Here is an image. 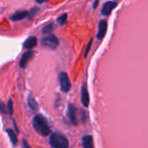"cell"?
I'll list each match as a JSON object with an SVG mask.
<instances>
[{
	"label": "cell",
	"mask_w": 148,
	"mask_h": 148,
	"mask_svg": "<svg viewBox=\"0 0 148 148\" xmlns=\"http://www.w3.org/2000/svg\"><path fill=\"white\" fill-rule=\"evenodd\" d=\"M33 127L42 136H48L50 134V127L48 121L42 115L37 114L34 117Z\"/></svg>",
	"instance_id": "1"
},
{
	"label": "cell",
	"mask_w": 148,
	"mask_h": 148,
	"mask_svg": "<svg viewBox=\"0 0 148 148\" xmlns=\"http://www.w3.org/2000/svg\"><path fill=\"white\" fill-rule=\"evenodd\" d=\"M49 143L52 147L67 148L69 147V141L67 138L60 134H52L49 137Z\"/></svg>",
	"instance_id": "2"
},
{
	"label": "cell",
	"mask_w": 148,
	"mask_h": 148,
	"mask_svg": "<svg viewBox=\"0 0 148 148\" xmlns=\"http://www.w3.org/2000/svg\"><path fill=\"white\" fill-rule=\"evenodd\" d=\"M58 43H59V40L54 35H49L48 36L42 38V45L51 49H56L58 46Z\"/></svg>",
	"instance_id": "3"
},
{
	"label": "cell",
	"mask_w": 148,
	"mask_h": 148,
	"mask_svg": "<svg viewBox=\"0 0 148 148\" xmlns=\"http://www.w3.org/2000/svg\"><path fill=\"white\" fill-rule=\"evenodd\" d=\"M59 82H60L61 89L65 93L69 92V89L71 88V83H70L68 75L65 72H62L59 75Z\"/></svg>",
	"instance_id": "4"
},
{
	"label": "cell",
	"mask_w": 148,
	"mask_h": 148,
	"mask_svg": "<svg viewBox=\"0 0 148 148\" xmlns=\"http://www.w3.org/2000/svg\"><path fill=\"white\" fill-rule=\"evenodd\" d=\"M68 115L69 117L70 121L74 124V125H77L78 124V114H77V109L72 105H69V108H68Z\"/></svg>",
	"instance_id": "5"
},
{
	"label": "cell",
	"mask_w": 148,
	"mask_h": 148,
	"mask_svg": "<svg viewBox=\"0 0 148 148\" xmlns=\"http://www.w3.org/2000/svg\"><path fill=\"white\" fill-rule=\"evenodd\" d=\"M34 56V52L32 50H29L26 51L21 57V60L19 62V66L23 69H24L26 67V65L28 64V62L31 60V58Z\"/></svg>",
	"instance_id": "6"
},
{
	"label": "cell",
	"mask_w": 148,
	"mask_h": 148,
	"mask_svg": "<svg viewBox=\"0 0 148 148\" xmlns=\"http://www.w3.org/2000/svg\"><path fill=\"white\" fill-rule=\"evenodd\" d=\"M117 6V3L115 2H107L103 7H102V14L103 15H109L111 13V11Z\"/></svg>",
	"instance_id": "7"
},
{
	"label": "cell",
	"mask_w": 148,
	"mask_h": 148,
	"mask_svg": "<svg viewBox=\"0 0 148 148\" xmlns=\"http://www.w3.org/2000/svg\"><path fill=\"white\" fill-rule=\"evenodd\" d=\"M107 27H108V24H107V22L105 20H102L100 22V24H99V31H98V34H97V38L98 39H102L107 32Z\"/></svg>",
	"instance_id": "8"
},
{
	"label": "cell",
	"mask_w": 148,
	"mask_h": 148,
	"mask_svg": "<svg viewBox=\"0 0 148 148\" xmlns=\"http://www.w3.org/2000/svg\"><path fill=\"white\" fill-rule=\"evenodd\" d=\"M82 102L84 107H88L89 104V95L86 85H83L82 88Z\"/></svg>",
	"instance_id": "9"
},
{
	"label": "cell",
	"mask_w": 148,
	"mask_h": 148,
	"mask_svg": "<svg viewBox=\"0 0 148 148\" xmlns=\"http://www.w3.org/2000/svg\"><path fill=\"white\" fill-rule=\"evenodd\" d=\"M29 15V12L26 10H22V11H17L15 14L11 16V20L12 21H19L23 18H25Z\"/></svg>",
	"instance_id": "10"
},
{
	"label": "cell",
	"mask_w": 148,
	"mask_h": 148,
	"mask_svg": "<svg viewBox=\"0 0 148 148\" xmlns=\"http://www.w3.org/2000/svg\"><path fill=\"white\" fill-rule=\"evenodd\" d=\"M36 43H37V39H36V37L31 36V37H29V39H27V40L24 42L23 47H24L25 49H30L34 48V47L36 45Z\"/></svg>",
	"instance_id": "11"
},
{
	"label": "cell",
	"mask_w": 148,
	"mask_h": 148,
	"mask_svg": "<svg viewBox=\"0 0 148 148\" xmlns=\"http://www.w3.org/2000/svg\"><path fill=\"white\" fill-rule=\"evenodd\" d=\"M82 146L85 148L94 147L93 144V138L90 135H86L82 138Z\"/></svg>",
	"instance_id": "12"
},
{
	"label": "cell",
	"mask_w": 148,
	"mask_h": 148,
	"mask_svg": "<svg viewBox=\"0 0 148 148\" xmlns=\"http://www.w3.org/2000/svg\"><path fill=\"white\" fill-rule=\"evenodd\" d=\"M28 104H29V107L32 110L35 111V110L37 109V103H36L35 98H34L31 95H29V97H28Z\"/></svg>",
	"instance_id": "13"
},
{
	"label": "cell",
	"mask_w": 148,
	"mask_h": 148,
	"mask_svg": "<svg viewBox=\"0 0 148 148\" xmlns=\"http://www.w3.org/2000/svg\"><path fill=\"white\" fill-rule=\"evenodd\" d=\"M7 134H8V135H9V137H10L12 144L13 145H16L17 143V138H16V135L14 133V131L11 130V129H7Z\"/></svg>",
	"instance_id": "14"
},
{
	"label": "cell",
	"mask_w": 148,
	"mask_h": 148,
	"mask_svg": "<svg viewBox=\"0 0 148 148\" xmlns=\"http://www.w3.org/2000/svg\"><path fill=\"white\" fill-rule=\"evenodd\" d=\"M53 28H54L53 23H48L47 25H45V26L43 27V29H42V33H43V34H49V32L52 31Z\"/></svg>",
	"instance_id": "15"
},
{
	"label": "cell",
	"mask_w": 148,
	"mask_h": 148,
	"mask_svg": "<svg viewBox=\"0 0 148 148\" xmlns=\"http://www.w3.org/2000/svg\"><path fill=\"white\" fill-rule=\"evenodd\" d=\"M57 22H58L60 24H64V23H66V22H67V14L62 15V16L57 19Z\"/></svg>",
	"instance_id": "16"
},
{
	"label": "cell",
	"mask_w": 148,
	"mask_h": 148,
	"mask_svg": "<svg viewBox=\"0 0 148 148\" xmlns=\"http://www.w3.org/2000/svg\"><path fill=\"white\" fill-rule=\"evenodd\" d=\"M7 109L9 111V114L11 115L13 114V103H12V101L10 100L8 101V104H7Z\"/></svg>",
	"instance_id": "17"
},
{
	"label": "cell",
	"mask_w": 148,
	"mask_h": 148,
	"mask_svg": "<svg viewBox=\"0 0 148 148\" xmlns=\"http://www.w3.org/2000/svg\"><path fill=\"white\" fill-rule=\"evenodd\" d=\"M0 111L3 114H7V112H8L7 107H5V105L3 102H0Z\"/></svg>",
	"instance_id": "18"
},
{
	"label": "cell",
	"mask_w": 148,
	"mask_h": 148,
	"mask_svg": "<svg viewBox=\"0 0 148 148\" xmlns=\"http://www.w3.org/2000/svg\"><path fill=\"white\" fill-rule=\"evenodd\" d=\"M92 42H93V40L91 39V40L89 41V42L88 43V47H87V49H86V50H85V55H84V56H86L88 55V51H89V49H90V47H91Z\"/></svg>",
	"instance_id": "19"
},
{
	"label": "cell",
	"mask_w": 148,
	"mask_h": 148,
	"mask_svg": "<svg viewBox=\"0 0 148 148\" xmlns=\"http://www.w3.org/2000/svg\"><path fill=\"white\" fill-rule=\"evenodd\" d=\"M98 3H99V0H95V3H94V9H95L98 5Z\"/></svg>",
	"instance_id": "20"
},
{
	"label": "cell",
	"mask_w": 148,
	"mask_h": 148,
	"mask_svg": "<svg viewBox=\"0 0 148 148\" xmlns=\"http://www.w3.org/2000/svg\"><path fill=\"white\" fill-rule=\"evenodd\" d=\"M37 3H45V2H47L48 0H36Z\"/></svg>",
	"instance_id": "21"
},
{
	"label": "cell",
	"mask_w": 148,
	"mask_h": 148,
	"mask_svg": "<svg viewBox=\"0 0 148 148\" xmlns=\"http://www.w3.org/2000/svg\"><path fill=\"white\" fill-rule=\"evenodd\" d=\"M115 1H117V0H115Z\"/></svg>",
	"instance_id": "22"
}]
</instances>
